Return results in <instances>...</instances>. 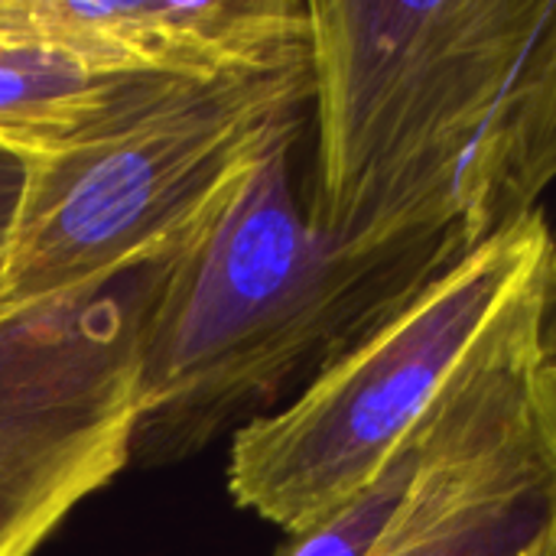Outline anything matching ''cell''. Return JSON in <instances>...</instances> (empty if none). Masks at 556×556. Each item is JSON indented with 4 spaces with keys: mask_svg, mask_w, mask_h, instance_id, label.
I'll use <instances>...</instances> for the list:
<instances>
[{
    "mask_svg": "<svg viewBox=\"0 0 556 556\" xmlns=\"http://www.w3.org/2000/svg\"><path fill=\"white\" fill-rule=\"evenodd\" d=\"M166 75H104L52 49H0V150L20 160L65 153L156 98Z\"/></svg>",
    "mask_w": 556,
    "mask_h": 556,
    "instance_id": "cell-8",
    "label": "cell"
},
{
    "mask_svg": "<svg viewBox=\"0 0 556 556\" xmlns=\"http://www.w3.org/2000/svg\"><path fill=\"white\" fill-rule=\"evenodd\" d=\"M319 238L466 257L556 182V0H309Z\"/></svg>",
    "mask_w": 556,
    "mask_h": 556,
    "instance_id": "cell-1",
    "label": "cell"
},
{
    "mask_svg": "<svg viewBox=\"0 0 556 556\" xmlns=\"http://www.w3.org/2000/svg\"><path fill=\"white\" fill-rule=\"evenodd\" d=\"M427 420V417H424ZM420 437L424 424L417 433L384 463V469L342 508H336L329 518L319 525L300 531L290 538V544L277 556H368L378 538L388 531L394 511L407 498V489L417 476V459H420Z\"/></svg>",
    "mask_w": 556,
    "mask_h": 556,
    "instance_id": "cell-9",
    "label": "cell"
},
{
    "mask_svg": "<svg viewBox=\"0 0 556 556\" xmlns=\"http://www.w3.org/2000/svg\"><path fill=\"white\" fill-rule=\"evenodd\" d=\"M538 306L505 316L450 378L368 556H556V384L538 358Z\"/></svg>",
    "mask_w": 556,
    "mask_h": 556,
    "instance_id": "cell-6",
    "label": "cell"
},
{
    "mask_svg": "<svg viewBox=\"0 0 556 556\" xmlns=\"http://www.w3.org/2000/svg\"><path fill=\"white\" fill-rule=\"evenodd\" d=\"M303 137V134H300ZM277 140L150 261L140 319L137 466H173L306 388L459 257L355 254L309 222Z\"/></svg>",
    "mask_w": 556,
    "mask_h": 556,
    "instance_id": "cell-2",
    "label": "cell"
},
{
    "mask_svg": "<svg viewBox=\"0 0 556 556\" xmlns=\"http://www.w3.org/2000/svg\"><path fill=\"white\" fill-rule=\"evenodd\" d=\"M0 49H10V46H0Z\"/></svg>",
    "mask_w": 556,
    "mask_h": 556,
    "instance_id": "cell-12",
    "label": "cell"
},
{
    "mask_svg": "<svg viewBox=\"0 0 556 556\" xmlns=\"http://www.w3.org/2000/svg\"><path fill=\"white\" fill-rule=\"evenodd\" d=\"M147 290L150 261L0 329V556H36L134 463Z\"/></svg>",
    "mask_w": 556,
    "mask_h": 556,
    "instance_id": "cell-5",
    "label": "cell"
},
{
    "mask_svg": "<svg viewBox=\"0 0 556 556\" xmlns=\"http://www.w3.org/2000/svg\"><path fill=\"white\" fill-rule=\"evenodd\" d=\"M538 358L544 375L556 384V228H551V257L538 306Z\"/></svg>",
    "mask_w": 556,
    "mask_h": 556,
    "instance_id": "cell-10",
    "label": "cell"
},
{
    "mask_svg": "<svg viewBox=\"0 0 556 556\" xmlns=\"http://www.w3.org/2000/svg\"><path fill=\"white\" fill-rule=\"evenodd\" d=\"M313 117V62L176 78L91 140L26 160L0 261V329L81 303L169 251L277 140Z\"/></svg>",
    "mask_w": 556,
    "mask_h": 556,
    "instance_id": "cell-3",
    "label": "cell"
},
{
    "mask_svg": "<svg viewBox=\"0 0 556 556\" xmlns=\"http://www.w3.org/2000/svg\"><path fill=\"white\" fill-rule=\"evenodd\" d=\"M547 257L551 225L538 212L446 267L287 407L241 427L228 453L235 505L293 538L355 498L479 342L541 296Z\"/></svg>",
    "mask_w": 556,
    "mask_h": 556,
    "instance_id": "cell-4",
    "label": "cell"
},
{
    "mask_svg": "<svg viewBox=\"0 0 556 556\" xmlns=\"http://www.w3.org/2000/svg\"><path fill=\"white\" fill-rule=\"evenodd\" d=\"M0 46L104 75L215 78L309 59L306 0H0Z\"/></svg>",
    "mask_w": 556,
    "mask_h": 556,
    "instance_id": "cell-7",
    "label": "cell"
},
{
    "mask_svg": "<svg viewBox=\"0 0 556 556\" xmlns=\"http://www.w3.org/2000/svg\"><path fill=\"white\" fill-rule=\"evenodd\" d=\"M23 182H26V160L0 150V261H3L7 244H10V231H13V222H16Z\"/></svg>",
    "mask_w": 556,
    "mask_h": 556,
    "instance_id": "cell-11",
    "label": "cell"
}]
</instances>
